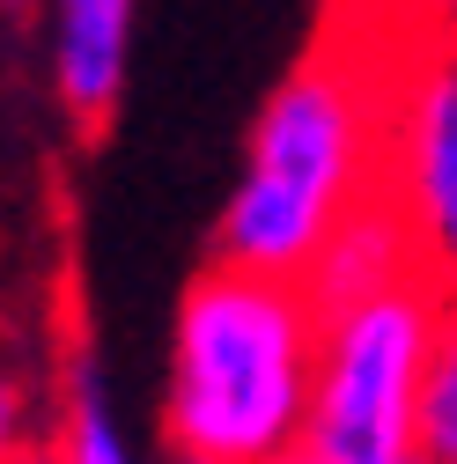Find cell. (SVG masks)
Listing matches in <instances>:
<instances>
[{
  "label": "cell",
  "instance_id": "1",
  "mask_svg": "<svg viewBox=\"0 0 457 464\" xmlns=\"http://www.w3.org/2000/svg\"><path fill=\"white\" fill-rule=\"evenodd\" d=\"M384 74L391 15L376 0H332L317 44L251 119L244 169L214 221V258L310 280L332 228L384 185Z\"/></svg>",
  "mask_w": 457,
  "mask_h": 464
},
{
  "label": "cell",
  "instance_id": "2",
  "mask_svg": "<svg viewBox=\"0 0 457 464\" xmlns=\"http://www.w3.org/2000/svg\"><path fill=\"white\" fill-rule=\"evenodd\" d=\"M325 310L310 280L207 258L170 324L162 442L199 464H273L310 435Z\"/></svg>",
  "mask_w": 457,
  "mask_h": 464
},
{
  "label": "cell",
  "instance_id": "3",
  "mask_svg": "<svg viewBox=\"0 0 457 464\" xmlns=\"http://www.w3.org/2000/svg\"><path fill=\"white\" fill-rule=\"evenodd\" d=\"M435 310H442L435 280H398V287L325 310L310 435H303L310 457H325V464H413L421 457V391H428Z\"/></svg>",
  "mask_w": 457,
  "mask_h": 464
},
{
  "label": "cell",
  "instance_id": "4",
  "mask_svg": "<svg viewBox=\"0 0 457 464\" xmlns=\"http://www.w3.org/2000/svg\"><path fill=\"white\" fill-rule=\"evenodd\" d=\"M376 192L406 221L421 273L435 287H457V44L413 37L398 15H391V74H384V185Z\"/></svg>",
  "mask_w": 457,
  "mask_h": 464
},
{
  "label": "cell",
  "instance_id": "5",
  "mask_svg": "<svg viewBox=\"0 0 457 464\" xmlns=\"http://www.w3.org/2000/svg\"><path fill=\"white\" fill-rule=\"evenodd\" d=\"M52 23V96L74 133H103L126 96L141 0H44Z\"/></svg>",
  "mask_w": 457,
  "mask_h": 464
},
{
  "label": "cell",
  "instance_id": "6",
  "mask_svg": "<svg viewBox=\"0 0 457 464\" xmlns=\"http://www.w3.org/2000/svg\"><path fill=\"white\" fill-rule=\"evenodd\" d=\"M37 464H141L133 428L119 413V391H111V369L89 339H67L60 354V391H52V435Z\"/></svg>",
  "mask_w": 457,
  "mask_h": 464
},
{
  "label": "cell",
  "instance_id": "7",
  "mask_svg": "<svg viewBox=\"0 0 457 464\" xmlns=\"http://www.w3.org/2000/svg\"><path fill=\"white\" fill-rule=\"evenodd\" d=\"M398 280H428V273H421V251L406 237V221H398L391 199L376 192L332 228L325 258L310 266V295H317V310H332V303L376 295V287H398Z\"/></svg>",
  "mask_w": 457,
  "mask_h": 464
},
{
  "label": "cell",
  "instance_id": "8",
  "mask_svg": "<svg viewBox=\"0 0 457 464\" xmlns=\"http://www.w3.org/2000/svg\"><path fill=\"white\" fill-rule=\"evenodd\" d=\"M421 457L457 464V287H442V310H435L428 391H421Z\"/></svg>",
  "mask_w": 457,
  "mask_h": 464
},
{
  "label": "cell",
  "instance_id": "9",
  "mask_svg": "<svg viewBox=\"0 0 457 464\" xmlns=\"http://www.w3.org/2000/svg\"><path fill=\"white\" fill-rule=\"evenodd\" d=\"M391 15L406 23L413 37H435V44H457V0H391Z\"/></svg>",
  "mask_w": 457,
  "mask_h": 464
},
{
  "label": "cell",
  "instance_id": "10",
  "mask_svg": "<svg viewBox=\"0 0 457 464\" xmlns=\"http://www.w3.org/2000/svg\"><path fill=\"white\" fill-rule=\"evenodd\" d=\"M0 464H23V383L0 362Z\"/></svg>",
  "mask_w": 457,
  "mask_h": 464
},
{
  "label": "cell",
  "instance_id": "11",
  "mask_svg": "<svg viewBox=\"0 0 457 464\" xmlns=\"http://www.w3.org/2000/svg\"><path fill=\"white\" fill-rule=\"evenodd\" d=\"M273 464H325V457H310V450H296V457H273Z\"/></svg>",
  "mask_w": 457,
  "mask_h": 464
},
{
  "label": "cell",
  "instance_id": "12",
  "mask_svg": "<svg viewBox=\"0 0 457 464\" xmlns=\"http://www.w3.org/2000/svg\"><path fill=\"white\" fill-rule=\"evenodd\" d=\"M0 8H15V15H23V8H44V0H0Z\"/></svg>",
  "mask_w": 457,
  "mask_h": 464
},
{
  "label": "cell",
  "instance_id": "13",
  "mask_svg": "<svg viewBox=\"0 0 457 464\" xmlns=\"http://www.w3.org/2000/svg\"><path fill=\"white\" fill-rule=\"evenodd\" d=\"M162 464H199V457H162Z\"/></svg>",
  "mask_w": 457,
  "mask_h": 464
},
{
  "label": "cell",
  "instance_id": "14",
  "mask_svg": "<svg viewBox=\"0 0 457 464\" xmlns=\"http://www.w3.org/2000/svg\"><path fill=\"white\" fill-rule=\"evenodd\" d=\"M413 464H435V457H413Z\"/></svg>",
  "mask_w": 457,
  "mask_h": 464
},
{
  "label": "cell",
  "instance_id": "15",
  "mask_svg": "<svg viewBox=\"0 0 457 464\" xmlns=\"http://www.w3.org/2000/svg\"><path fill=\"white\" fill-rule=\"evenodd\" d=\"M376 8H391V0H376Z\"/></svg>",
  "mask_w": 457,
  "mask_h": 464
}]
</instances>
